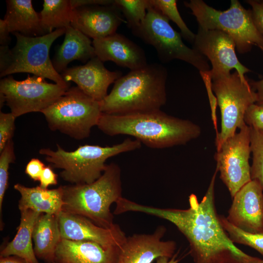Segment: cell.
Instances as JSON below:
<instances>
[{
    "label": "cell",
    "mask_w": 263,
    "mask_h": 263,
    "mask_svg": "<svg viewBox=\"0 0 263 263\" xmlns=\"http://www.w3.org/2000/svg\"><path fill=\"white\" fill-rule=\"evenodd\" d=\"M57 149H41L39 153L45 156L52 168L60 169L61 177L72 184H90L103 173L109 158L119 154L139 149L141 143L127 138L111 146L85 145L72 151L64 150L57 144Z\"/></svg>",
    "instance_id": "5b68a950"
},
{
    "label": "cell",
    "mask_w": 263,
    "mask_h": 263,
    "mask_svg": "<svg viewBox=\"0 0 263 263\" xmlns=\"http://www.w3.org/2000/svg\"><path fill=\"white\" fill-rule=\"evenodd\" d=\"M220 223L234 244L250 246L263 256V233H250L231 224L223 215H219Z\"/></svg>",
    "instance_id": "f1b7e54d"
},
{
    "label": "cell",
    "mask_w": 263,
    "mask_h": 263,
    "mask_svg": "<svg viewBox=\"0 0 263 263\" xmlns=\"http://www.w3.org/2000/svg\"><path fill=\"white\" fill-rule=\"evenodd\" d=\"M16 159L13 139L10 140L0 152V229L3 228L1 220L2 207L4 196L8 187V170L11 163Z\"/></svg>",
    "instance_id": "4dcf8cb0"
},
{
    "label": "cell",
    "mask_w": 263,
    "mask_h": 263,
    "mask_svg": "<svg viewBox=\"0 0 263 263\" xmlns=\"http://www.w3.org/2000/svg\"><path fill=\"white\" fill-rule=\"evenodd\" d=\"M167 69L156 63L131 71L99 102L101 112L124 114L160 110L167 101Z\"/></svg>",
    "instance_id": "3957f363"
},
{
    "label": "cell",
    "mask_w": 263,
    "mask_h": 263,
    "mask_svg": "<svg viewBox=\"0 0 263 263\" xmlns=\"http://www.w3.org/2000/svg\"><path fill=\"white\" fill-rule=\"evenodd\" d=\"M211 80L221 116V130L215 138L217 149L245 124V113L250 106L257 102V98L248 80H243L236 71Z\"/></svg>",
    "instance_id": "30bf717a"
},
{
    "label": "cell",
    "mask_w": 263,
    "mask_h": 263,
    "mask_svg": "<svg viewBox=\"0 0 263 263\" xmlns=\"http://www.w3.org/2000/svg\"><path fill=\"white\" fill-rule=\"evenodd\" d=\"M97 126L108 135H130L154 149L185 145L201 134L198 125L160 110L124 114L102 113Z\"/></svg>",
    "instance_id": "7a4b0ae2"
},
{
    "label": "cell",
    "mask_w": 263,
    "mask_h": 263,
    "mask_svg": "<svg viewBox=\"0 0 263 263\" xmlns=\"http://www.w3.org/2000/svg\"><path fill=\"white\" fill-rule=\"evenodd\" d=\"M62 211L85 217L97 225L113 228L111 205L122 196L121 169L112 163L107 165L102 175L90 184L62 186Z\"/></svg>",
    "instance_id": "277c9868"
},
{
    "label": "cell",
    "mask_w": 263,
    "mask_h": 263,
    "mask_svg": "<svg viewBox=\"0 0 263 263\" xmlns=\"http://www.w3.org/2000/svg\"><path fill=\"white\" fill-rule=\"evenodd\" d=\"M120 247L107 248L91 241L61 238L57 246L56 263H117Z\"/></svg>",
    "instance_id": "ffe728a7"
},
{
    "label": "cell",
    "mask_w": 263,
    "mask_h": 263,
    "mask_svg": "<svg viewBox=\"0 0 263 263\" xmlns=\"http://www.w3.org/2000/svg\"><path fill=\"white\" fill-rule=\"evenodd\" d=\"M96 56L90 38L71 25L66 28L64 41L56 53L53 65L58 73H62L71 62L78 60L83 62Z\"/></svg>",
    "instance_id": "603a6c76"
},
{
    "label": "cell",
    "mask_w": 263,
    "mask_h": 263,
    "mask_svg": "<svg viewBox=\"0 0 263 263\" xmlns=\"http://www.w3.org/2000/svg\"><path fill=\"white\" fill-rule=\"evenodd\" d=\"M4 19L10 33L18 32L28 37L47 34L43 29L39 13L34 9L31 0H7Z\"/></svg>",
    "instance_id": "7402d4cb"
},
{
    "label": "cell",
    "mask_w": 263,
    "mask_h": 263,
    "mask_svg": "<svg viewBox=\"0 0 263 263\" xmlns=\"http://www.w3.org/2000/svg\"><path fill=\"white\" fill-rule=\"evenodd\" d=\"M39 181L40 187L47 188L51 185L57 184V175L54 172L50 166H46L41 174Z\"/></svg>",
    "instance_id": "d590c367"
},
{
    "label": "cell",
    "mask_w": 263,
    "mask_h": 263,
    "mask_svg": "<svg viewBox=\"0 0 263 263\" xmlns=\"http://www.w3.org/2000/svg\"><path fill=\"white\" fill-rule=\"evenodd\" d=\"M0 257V263H30L25 259L17 256Z\"/></svg>",
    "instance_id": "60d3db41"
},
{
    "label": "cell",
    "mask_w": 263,
    "mask_h": 263,
    "mask_svg": "<svg viewBox=\"0 0 263 263\" xmlns=\"http://www.w3.org/2000/svg\"><path fill=\"white\" fill-rule=\"evenodd\" d=\"M56 263L55 262H53V263Z\"/></svg>",
    "instance_id": "ee69618b"
},
{
    "label": "cell",
    "mask_w": 263,
    "mask_h": 263,
    "mask_svg": "<svg viewBox=\"0 0 263 263\" xmlns=\"http://www.w3.org/2000/svg\"><path fill=\"white\" fill-rule=\"evenodd\" d=\"M218 172L216 168L200 201L194 194L189 196L187 209L156 207L124 198L120 210L123 213H144L173 224L188 240L194 263H259L262 259L247 254L235 245L220 223L215 203Z\"/></svg>",
    "instance_id": "6da1fadb"
},
{
    "label": "cell",
    "mask_w": 263,
    "mask_h": 263,
    "mask_svg": "<svg viewBox=\"0 0 263 263\" xmlns=\"http://www.w3.org/2000/svg\"><path fill=\"white\" fill-rule=\"evenodd\" d=\"M95 54L102 62L111 61L131 71L146 66L147 57L139 46L125 36L115 33L93 39Z\"/></svg>",
    "instance_id": "d6986e66"
},
{
    "label": "cell",
    "mask_w": 263,
    "mask_h": 263,
    "mask_svg": "<svg viewBox=\"0 0 263 263\" xmlns=\"http://www.w3.org/2000/svg\"><path fill=\"white\" fill-rule=\"evenodd\" d=\"M113 0H71L70 2L73 9L92 5H110L113 3Z\"/></svg>",
    "instance_id": "8d00e7d4"
},
{
    "label": "cell",
    "mask_w": 263,
    "mask_h": 263,
    "mask_svg": "<svg viewBox=\"0 0 263 263\" xmlns=\"http://www.w3.org/2000/svg\"><path fill=\"white\" fill-rule=\"evenodd\" d=\"M10 31L4 19H0V46H8L11 41Z\"/></svg>",
    "instance_id": "74e56055"
},
{
    "label": "cell",
    "mask_w": 263,
    "mask_h": 263,
    "mask_svg": "<svg viewBox=\"0 0 263 263\" xmlns=\"http://www.w3.org/2000/svg\"><path fill=\"white\" fill-rule=\"evenodd\" d=\"M42 26L47 34L54 29L66 28L71 25L75 12L70 0H44L39 13Z\"/></svg>",
    "instance_id": "484cf974"
},
{
    "label": "cell",
    "mask_w": 263,
    "mask_h": 263,
    "mask_svg": "<svg viewBox=\"0 0 263 263\" xmlns=\"http://www.w3.org/2000/svg\"><path fill=\"white\" fill-rule=\"evenodd\" d=\"M132 32L153 46L162 62L178 59L192 65L200 73L210 70L207 59L194 49L187 46L181 34L170 25L169 19L151 4L144 21Z\"/></svg>",
    "instance_id": "ba28073f"
},
{
    "label": "cell",
    "mask_w": 263,
    "mask_h": 263,
    "mask_svg": "<svg viewBox=\"0 0 263 263\" xmlns=\"http://www.w3.org/2000/svg\"><path fill=\"white\" fill-rule=\"evenodd\" d=\"M46 166L38 158H32L26 165L25 173L34 181H39Z\"/></svg>",
    "instance_id": "e575fe53"
},
{
    "label": "cell",
    "mask_w": 263,
    "mask_h": 263,
    "mask_svg": "<svg viewBox=\"0 0 263 263\" xmlns=\"http://www.w3.org/2000/svg\"><path fill=\"white\" fill-rule=\"evenodd\" d=\"M113 4L123 14L132 31L140 26L151 5L150 0H114Z\"/></svg>",
    "instance_id": "4316f807"
},
{
    "label": "cell",
    "mask_w": 263,
    "mask_h": 263,
    "mask_svg": "<svg viewBox=\"0 0 263 263\" xmlns=\"http://www.w3.org/2000/svg\"><path fill=\"white\" fill-rule=\"evenodd\" d=\"M150 3L158 9L169 20L174 22L180 29L182 37L193 43L195 34L187 26L181 17L177 7L176 0H150Z\"/></svg>",
    "instance_id": "f546056e"
},
{
    "label": "cell",
    "mask_w": 263,
    "mask_h": 263,
    "mask_svg": "<svg viewBox=\"0 0 263 263\" xmlns=\"http://www.w3.org/2000/svg\"><path fill=\"white\" fill-rule=\"evenodd\" d=\"M74 12L71 25L93 39L112 35L122 23L127 24L120 10L113 3L81 6L75 9Z\"/></svg>",
    "instance_id": "ac0fdd59"
},
{
    "label": "cell",
    "mask_w": 263,
    "mask_h": 263,
    "mask_svg": "<svg viewBox=\"0 0 263 263\" xmlns=\"http://www.w3.org/2000/svg\"><path fill=\"white\" fill-rule=\"evenodd\" d=\"M192 44L193 49L210 61L212 68L209 74L211 79L229 75L230 71L235 69L243 80H247L245 74L250 70L239 60L236 54V44L227 34L198 27Z\"/></svg>",
    "instance_id": "4fadbf2b"
},
{
    "label": "cell",
    "mask_w": 263,
    "mask_h": 263,
    "mask_svg": "<svg viewBox=\"0 0 263 263\" xmlns=\"http://www.w3.org/2000/svg\"><path fill=\"white\" fill-rule=\"evenodd\" d=\"M263 53V50H262ZM249 83L257 94L258 104H263V78L258 81L250 80Z\"/></svg>",
    "instance_id": "f35d334b"
},
{
    "label": "cell",
    "mask_w": 263,
    "mask_h": 263,
    "mask_svg": "<svg viewBox=\"0 0 263 263\" xmlns=\"http://www.w3.org/2000/svg\"><path fill=\"white\" fill-rule=\"evenodd\" d=\"M259 263H263V259H262Z\"/></svg>",
    "instance_id": "7bdbcfd3"
},
{
    "label": "cell",
    "mask_w": 263,
    "mask_h": 263,
    "mask_svg": "<svg viewBox=\"0 0 263 263\" xmlns=\"http://www.w3.org/2000/svg\"><path fill=\"white\" fill-rule=\"evenodd\" d=\"M226 217L235 227L250 233H263V189L251 180L233 196Z\"/></svg>",
    "instance_id": "5bb4252c"
},
{
    "label": "cell",
    "mask_w": 263,
    "mask_h": 263,
    "mask_svg": "<svg viewBox=\"0 0 263 263\" xmlns=\"http://www.w3.org/2000/svg\"><path fill=\"white\" fill-rule=\"evenodd\" d=\"M178 253H175L171 258L167 257H160L156 259V263H178L179 259H176Z\"/></svg>",
    "instance_id": "b9f144b4"
},
{
    "label": "cell",
    "mask_w": 263,
    "mask_h": 263,
    "mask_svg": "<svg viewBox=\"0 0 263 263\" xmlns=\"http://www.w3.org/2000/svg\"><path fill=\"white\" fill-rule=\"evenodd\" d=\"M195 17L198 27L204 30L221 31L234 41L240 54L249 52L253 46L263 50V36L257 29L251 9L244 8L238 0H231L229 8L217 10L202 0L185 1Z\"/></svg>",
    "instance_id": "8992f818"
},
{
    "label": "cell",
    "mask_w": 263,
    "mask_h": 263,
    "mask_svg": "<svg viewBox=\"0 0 263 263\" xmlns=\"http://www.w3.org/2000/svg\"><path fill=\"white\" fill-rule=\"evenodd\" d=\"M166 228L159 226L150 234H134L126 237L120 247L117 263H151L160 257L171 258L176 244L162 240Z\"/></svg>",
    "instance_id": "9a60e30c"
},
{
    "label": "cell",
    "mask_w": 263,
    "mask_h": 263,
    "mask_svg": "<svg viewBox=\"0 0 263 263\" xmlns=\"http://www.w3.org/2000/svg\"><path fill=\"white\" fill-rule=\"evenodd\" d=\"M11 49L8 46H0V73L6 68Z\"/></svg>",
    "instance_id": "ab89813d"
},
{
    "label": "cell",
    "mask_w": 263,
    "mask_h": 263,
    "mask_svg": "<svg viewBox=\"0 0 263 263\" xmlns=\"http://www.w3.org/2000/svg\"><path fill=\"white\" fill-rule=\"evenodd\" d=\"M65 32L66 28H60L36 37L13 33L17 39L16 44L10 50L7 66L0 73V77L18 73H28L52 80L58 85L69 87V83L66 82L54 68L49 56L54 41Z\"/></svg>",
    "instance_id": "9c48e42d"
},
{
    "label": "cell",
    "mask_w": 263,
    "mask_h": 263,
    "mask_svg": "<svg viewBox=\"0 0 263 263\" xmlns=\"http://www.w3.org/2000/svg\"><path fill=\"white\" fill-rule=\"evenodd\" d=\"M95 56L83 65L67 68L61 74L67 83L73 81L85 94L97 101L108 94L109 86L122 76L119 71H110Z\"/></svg>",
    "instance_id": "e0dca14e"
},
{
    "label": "cell",
    "mask_w": 263,
    "mask_h": 263,
    "mask_svg": "<svg viewBox=\"0 0 263 263\" xmlns=\"http://www.w3.org/2000/svg\"><path fill=\"white\" fill-rule=\"evenodd\" d=\"M16 117L10 112H0V152L14 135Z\"/></svg>",
    "instance_id": "1f68e13d"
},
{
    "label": "cell",
    "mask_w": 263,
    "mask_h": 263,
    "mask_svg": "<svg viewBox=\"0 0 263 263\" xmlns=\"http://www.w3.org/2000/svg\"><path fill=\"white\" fill-rule=\"evenodd\" d=\"M20 223L14 239L1 250L0 256H17L30 263H39L33 247L32 234L40 213L32 210L20 211Z\"/></svg>",
    "instance_id": "d4e9b609"
},
{
    "label": "cell",
    "mask_w": 263,
    "mask_h": 263,
    "mask_svg": "<svg viewBox=\"0 0 263 263\" xmlns=\"http://www.w3.org/2000/svg\"><path fill=\"white\" fill-rule=\"evenodd\" d=\"M244 120L250 128L263 130V104L254 103L250 106L245 113Z\"/></svg>",
    "instance_id": "d6a6232c"
},
{
    "label": "cell",
    "mask_w": 263,
    "mask_h": 263,
    "mask_svg": "<svg viewBox=\"0 0 263 263\" xmlns=\"http://www.w3.org/2000/svg\"><path fill=\"white\" fill-rule=\"evenodd\" d=\"M69 87L48 83L45 78L33 75L18 81L12 75L1 79L0 93L11 113L17 118L32 112H41L62 96Z\"/></svg>",
    "instance_id": "8fae6325"
},
{
    "label": "cell",
    "mask_w": 263,
    "mask_h": 263,
    "mask_svg": "<svg viewBox=\"0 0 263 263\" xmlns=\"http://www.w3.org/2000/svg\"><path fill=\"white\" fill-rule=\"evenodd\" d=\"M41 113L51 130L58 131L77 140L90 135L92 128L97 126L102 113L99 102L77 86L69 88Z\"/></svg>",
    "instance_id": "52a82bcc"
},
{
    "label": "cell",
    "mask_w": 263,
    "mask_h": 263,
    "mask_svg": "<svg viewBox=\"0 0 263 263\" xmlns=\"http://www.w3.org/2000/svg\"><path fill=\"white\" fill-rule=\"evenodd\" d=\"M20 198L18 207L20 211L32 210L40 213L58 215L63 206L62 186L57 188H43L39 186L27 187L19 183L14 186Z\"/></svg>",
    "instance_id": "44dd1931"
},
{
    "label": "cell",
    "mask_w": 263,
    "mask_h": 263,
    "mask_svg": "<svg viewBox=\"0 0 263 263\" xmlns=\"http://www.w3.org/2000/svg\"><path fill=\"white\" fill-rule=\"evenodd\" d=\"M250 147L252 155L251 178L263 189V130L250 127Z\"/></svg>",
    "instance_id": "83f0119b"
},
{
    "label": "cell",
    "mask_w": 263,
    "mask_h": 263,
    "mask_svg": "<svg viewBox=\"0 0 263 263\" xmlns=\"http://www.w3.org/2000/svg\"><path fill=\"white\" fill-rule=\"evenodd\" d=\"M58 225L61 238L94 242L107 248L120 247L126 238L118 225L106 228L85 217L63 211L58 215Z\"/></svg>",
    "instance_id": "2e32d148"
},
{
    "label": "cell",
    "mask_w": 263,
    "mask_h": 263,
    "mask_svg": "<svg viewBox=\"0 0 263 263\" xmlns=\"http://www.w3.org/2000/svg\"><path fill=\"white\" fill-rule=\"evenodd\" d=\"M246 1L251 7L254 22L257 29L263 36V0H248Z\"/></svg>",
    "instance_id": "836d02e7"
},
{
    "label": "cell",
    "mask_w": 263,
    "mask_h": 263,
    "mask_svg": "<svg viewBox=\"0 0 263 263\" xmlns=\"http://www.w3.org/2000/svg\"><path fill=\"white\" fill-rule=\"evenodd\" d=\"M61 238L58 215L41 213L32 234L36 257L47 263L55 262L56 249Z\"/></svg>",
    "instance_id": "cb8c5ba5"
},
{
    "label": "cell",
    "mask_w": 263,
    "mask_h": 263,
    "mask_svg": "<svg viewBox=\"0 0 263 263\" xmlns=\"http://www.w3.org/2000/svg\"><path fill=\"white\" fill-rule=\"evenodd\" d=\"M214 155L220 178L232 198L251 180L250 127L246 124L224 141Z\"/></svg>",
    "instance_id": "7c38bea8"
}]
</instances>
